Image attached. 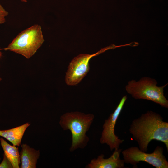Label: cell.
Segmentation results:
<instances>
[{"instance_id":"1","label":"cell","mask_w":168,"mask_h":168,"mask_svg":"<svg viewBox=\"0 0 168 168\" xmlns=\"http://www.w3.org/2000/svg\"><path fill=\"white\" fill-rule=\"evenodd\" d=\"M129 130L142 151H147L153 140L163 142L168 151V123L159 114L151 111L142 114L132 121Z\"/></svg>"},{"instance_id":"2","label":"cell","mask_w":168,"mask_h":168,"mask_svg":"<svg viewBox=\"0 0 168 168\" xmlns=\"http://www.w3.org/2000/svg\"><path fill=\"white\" fill-rule=\"evenodd\" d=\"M91 114L78 111L67 112L62 115L59 124L64 130H69L72 134V144L69 150L72 152L78 148L83 149L89 138L86 135L94 119Z\"/></svg>"},{"instance_id":"3","label":"cell","mask_w":168,"mask_h":168,"mask_svg":"<svg viewBox=\"0 0 168 168\" xmlns=\"http://www.w3.org/2000/svg\"><path fill=\"white\" fill-rule=\"evenodd\" d=\"M44 41L41 26L35 24L19 33L7 47L0 49L10 50L29 59Z\"/></svg>"},{"instance_id":"4","label":"cell","mask_w":168,"mask_h":168,"mask_svg":"<svg viewBox=\"0 0 168 168\" xmlns=\"http://www.w3.org/2000/svg\"><path fill=\"white\" fill-rule=\"evenodd\" d=\"M167 84L158 86L156 80L145 77L137 81L134 80L129 81L125 89L135 99L150 100L168 108V100L164 93V88Z\"/></svg>"},{"instance_id":"5","label":"cell","mask_w":168,"mask_h":168,"mask_svg":"<svg viewBox=\"0 0 168 168\" xmlns=\"http://www.w3.org/2000/svg\"><path fill=\"white\" fill-rule=\"evenodd\" d=\"M163 148L157 146L151 153H147L139 147L132 146L122 151L125 163L136 166L140 161L146 162L156 168H168V162L163 155Z\"/></svg>"},{"instance_id":"6","label":"cell","mask_w":168,"mask_h":168,"mask_svg":"<svg viewBox=\"0 0 168 168\" xmlns=\"http://www.w3.org/2000/svg\"><path fill=\"white\" fill-rule=\"evenodd\" d=\"M118 47V46L112 44L93 54H81L74 57L70 62L66 72L65 80L66 84L69 86L78 84L89 72V62L92 58L108 50Z\"/></svg>"},{"instance_id":"7","label":"cell","mask_w":168,"mask_h":168,"mask_svg":"<svg viewBox=\"0 0 168 168\" xmlns=\"http://www.w3.org/2000/svg\"><path fill=\"white\" fill-rule=\"evenodd\" d=\"M127 98V95L123 97L114 111L105 120L103 125L100 142L108 145L111 151L119 149L124 141L115 135L114 130L116 121Z\"/></svg>"},{"instance_id":"8","label":"cell","mask_w":168,"mask_h":168,"mask_svg":"<svg viewBox=\"0 0 168 168\" xmlns=\"http://www.w3.org/2000/svg\"><path fill=\"white\" fill-rule=\"evenodd\" d=\"M122 149L114 150L110 156L107 158H104V155L101 154L97 158L92 159L86 166V168H123L125 162L120 157Z\"/></svg>"},{"instance_id":"9","label":"cell","mask_w":168,"mask_h":168,"mask_svg":"<svg viewBox=\"0 0 168 168\" xmlns=\"http://www.w3.org/2000/svg\"><path fill=\"white\" fill-rule=\"evenodd\" d=\"M20 159L21 162V168H36L38 159L40 156L39 150L31 148L26 144L21 145Z\"/></svg>"},{"instance_id":"10","label":"cell","mask_w":168,"mask_h":168,"mask_svg":"<svg viewBox=\"0 0 168 168\" xmlns=\"http://www.w3.org/2000/svg\"><path fill=\"white\" fill-rule=\"evenodd\" d=\"M30 125V123L28 122L11 129L0 130V136L7 139L13 145L19 146L26 130Z\"/></svg>"},{"instance_id":"11","label":"cell","mask_w":168,"mask_h":168,"mask_svg":"<svg viewBox=\"0 0 168 168\" xmlns=\"http://www.w3.org/2000/svg\"><path fill=\"white\" fill-rule=\"evenodd\" d=\"M0 142L4 155L11 163L13 168H19L20 159L18 148L11 145L2 138H0Z\"/></svg>"},{"instance_id":"12","label":"cell","mask_w":168,"mask_h":168,"mask_svg":"<svg viewBox=\"0 0 168 168\" xmlns=\"http://www.w3.org/2000/svg\"><path fill=\"white\" fill-rule=\"evenodd\" d=\"M8 12L3 7L0 2V24L6 22V17L8 15Z\"/></svg>"},{"instance_id":"13","label":"cell","mask_w":168,"mask_h":168,"mask_svg":"<svg viewBox=\"0 0 168 168\" xmlns=\"http://www.w3.org/2000/svg\"><path fill=\"white\" fill-rule=\"evenodd\" d=\"M13 168V166L9 161V160L4 155V158L2 162L0 164V168Z\"/></svg>"},{"instance_id":"14","label":"cell","mask_w":168,"mask_h":168,"mask_svg":"<svg viewBox=\"0 0 168 168\" xmlns=\"http://www.w3.org/2000/svg\"><path fill=\"white\" fill-rule=\"evenodd\" d=\"M23 2H27V0H18Z\"/></svg>"},{"instance_id":"15","label":"cell","mask_w":168,"mask_h":168,"mask_svg":"<svg viewBox=\"0 0 168 168\" xmlns=\"http://www.w3.org/2000/svg\"><path fill=\"white\" fill-rule=\"evenodd\" d=\"M2 53L1 52V51H0V59L2 56Z\"/></svg>"},{"instance_id":"16","label":"cell","mask_w":168,"mask_h":168,"mask_svg":"<svg viewBox=\"0 0 168 168\" xmlns=\"http://www.w3.org/2000/svg\"><path fill=\"white\" fill-rule=\"evenodd\" d=\"M2 80V78L0 77V81Z\"/></svg>"}]
</instances>
